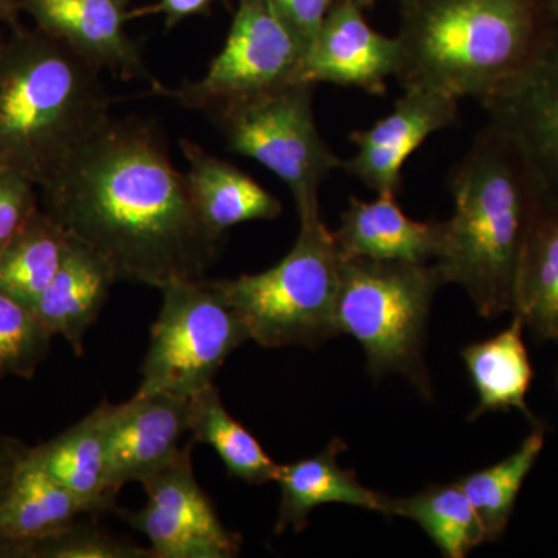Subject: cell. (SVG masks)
Listing matches in <instances>:
<instances>
[{"label": "cell", "instance_id": "cell-33", "mask_svg": "<svg viewBox=\"0 0 558 558\" xmlns=\"http://www.w3.org/2000/svg\"><path fill=\"white\" fill-rule=\"evenodd\" d=\"M31 447L25 446L20 439L0 435V499L10 486L14 473L20 469L21 462L27 457Z\"/></svg>", "mask_w": 558, "mask_h": 558}, {"label": "cell", "instance_id": "cell-12", "mask_svg": "<svg viewBox=\"0 0 558 558\" xmlns=\"http://www.w3.org/2000/svg\"><path fill=\"white\" fill-rule=\"evenodd\" d=\"M402 46L398 36L374 31L354 0H336L312 43L300 81L357 87L371 95L387 94L389 78H398Z\"/></svg>", "mask_w": 558, "mask_h": 558}, {"label": "cell", "instance_id": "cell-34", "mask_svg": "<svg viewBox=\"0 0 558 558\" xmlns=\"http://www.w3.org/2000/svg\"><path fill=\"white\" fill-rule=\"evenodd\" d=\"M22 11V0H0V21L7 22L11 28L17 27V16Z\"/></svg>", "mask_w": 558, "mask_h": 558}, {"label": "cell", "instance_id": "cell-29", "mask_svg": "<svg viewBox=\"0 0 558 558\" xmlns=\"http://www.w3.org/2000/svg\"><path fill=\"white\" fill-rule=\"evenodd\" d=\"M51 339L31 307L0 290V380L33 379L49 357Z\"/></svg>", "mask_w": 558, "mask_h": 558}, {"label": "cell", "instance_id": "cell-18", "mask_svg": "<svg viewBox=\"0 0 558 558\" xmlns=\"http://www.w3.org/2000/svg\"><path fill=\"white\" fill-rule=\"evenodd\" d=\"M179 145L190 165L185 179L191 202L215 240L220 241L231 227L281 215V202L252 175L190 140L180 138Z\"/></svg>", "mask_w": 558, "mask_h": 558}, {"label": "cell", "instance_id": "cell-16", "mask_svg": "<svg viewBox=\"0 0 558 558\" xmlns=\"http://www.w3.org/2000/svg\"><path fill=\"white\" fill-rule=\"evenodd\" d=\"M396 194L377 199L351 197L341 215L340 229L332 231L340 259L405 260L428 264L438 255L440 222H417L402 211Z\"/></svg>", "mask_w": 558, "mask_h": 558}, {"label": "cell", "instance_id": "cell-6", "mask_svg": "<svg viewBox=\"0 0 558 558\" xmlns=\"http://www.w3.org/2000/svg\"><path fill=\"white\" fill-rule=\"evenodd\" d=\"M444 286L433 264L341 259L336 322L365 349L376 377L402 374L432 399L425 366V333L436 290Z\"/></svg>", "mask_w": 558, "mask_h": 558}, {"label": "cell", "instance_id": "cell-8", "mask_svg": "<svg viewBox=\"0 0 558 558\" xmlns=\"http://www.w3.org/2000/svg\"><path fill=\"white\" fill-rule=\"evenodd\" d=\"M315 84L295 81L209 113L227 146L274 172L288 185L296 211L318 207V190L343 168L319 135L314 116Z\"/></svg>", "mask_w": 558, "mask_h": 558}, {"label": "cell", "instance_id": "cell-1", "mask_svg": "<svg viewBox=\"0 0 558 558\" xmlns=\"http://www.w3.org/2000/svg\"><path fill=\"white\" fill-rule=\"evenodd\" d=\"M40 190L44 209L101 255L117 281H201L218 255L185 174L148 120L110 117Z\"/></svg>", "mask_w": 558, "mask_h": 558}, {"label": "cell", "instance_id": "cell-11", "mask_svg": "<svg viewBox=\"0 0 558 558\" xmlns=\"http://www.w3.org/2000/svg\"><path fill=\"white\" fill-rule=\"evenodd\" d=\"M478 102L487 124L520 150L543 197L558 205V32L517 75Z\"/></svg>", "mask_w": 558, "mask_h": 558}, {"label": "cell", "instance_id": "cell-23", "mask_svg": "<svg viewBox=\"0 0 558 558\" xmlns=\"http://www.w3.org/2000/svg\"><path fill=\"white\" fill-rule=\"evenodd\" d=\"M512 315L538 340L558 341V205L545 197L524 248Z\"/></svg>", "mask_w": 558, "mask_h": 558}, {"label": "cell", "instance_id": "cell-22", "mask_svg": "<svg viewBox=\"0 0 558 558\" xmlns=\"http://www.w3.org/2000/svg\"><path fill=\"white\" fill-rule=\"evenodd\" d=\"M524 330L523 319L513 315L512 323L498 336L462 349V360L478 392V407L470 418L488 411L519 410L532 424H538L526 402L534 369L524 343Z\"/></svg>", "mask_w": 558, "mask_h": 558}, {"label": "cell", "instance_id": "cell-32", "mask_svg": "<svg viewBox=\"0 0 558 558\" xmlns=\"http://www.w3.org/2000/svg\"><path fill=\"white\" fill-rule=\"evenodd\" d=\"M215 0H160L150 9H143L140 13H161L167 27L172 28L189 17L208 14Z\"/></svg>", "mask_w": 558, "mask_h": 558}, {"label": "cell", "instance_id": "cell-36", "mask_svg": "<svg viewBox=\"0 0 558 558\" xmlns=\"http://www.w3.org/2000/svg\"><path fill=\"white\" fill-rule=\"evenodd\" d=\"M354 2L360 3V5H363V3L368 2V0H354Z\"/></svg>", "mask_w": 558, "mask_h": 558}, {"label": "cell", "instance_id": "cell-3", "mask_svg": "<svg viewBox=\"0 0 558 558\" xmlns=\"http://www.w3.org/2000/svg\"><path fill=\"white\" fill-rule=\"evenodd\" d=\"M100 73L38 28L0 39V168L49 185L110 119Z\"/></svg>", "mask_w": 558, "mask_h": 558}, {"label": "cell", "instance_id": "cell-17", "mask_svg": "<svg viewBox=\"0 0 558 558\" xmlns=\"http://www.w3.org/2000/svg\"><path fill=\"white\" fill-rule=\"evenodd\" d=\"M112 403L102 402L86 417L28 450V457L69 488L86 515L116 509L109 483V418Z\"/></svg>", "mask_w": 558, "mask_h": 558}, {"label": "cell", "instance_id": "cell-19", "mask_svg": "<svg viewBox=\"0 0 558 558\" xmlns=\"http://www.w3.org/2000/svg\"><path fill=\"white\" fill-rule=\"evenodd\" d=\"M113 282L116 275L106 259L72 236L61 269L32 307L33 314L51 337H62L76 355H83L84 337L100 317Z\"/></svg>", "mask_w": 558, "mask_h": 558}, {"label": "cell", "instance_id": "cell-9", "mask_svg": "<svg viewBox=\"0 0 558 558\" xmlns=\"http://www.w3.org/2000/svg\"><path fill=\"white\" fill-rule=\"evenodd\" d=\"M306 49L267 0H240L226 46L199 81L154 90L209 116L300 81Z\"/></svg>", "mask_w": 558, "mask_h": 558}, {"label": "cell", "instance_id": "cell-27", "mask_svg": "<svg viewBox=\"0 0 558 558\" xmlns=\"http://www.w3.org/2000/svg\"><path fill=\"white\" fill-rule=\"evenodd\" d=\"M546 429L534 425L519 449L492 468L457 480L478 513L487 542H497L509 526L521 487L545 449Z\"/></svg>", "mask_w": 558, "mask_h": 558}, {"label": "cell", "instance_id": "cell-28", "mask_svg": "<svg viewBox=\"0 0 558 558\" xmlns=\"http://www.w3.org/2000/svg\"><path fill=\"white\" fill-rule=\"evenodd\" d=\"M0 558H154L149 548L116 537L92 521L70 526L24 545L0 549Z\"/></svg>", "mask_w": 558, "mask_h": 558}, {"label": "cell", "instance_id": "cell-26", "mask_svg": "<svg viewBox=\"0 0 558 558\" xmlns=\"http://www.w3.org/2000/svg\"><path fill=\"white\" fill-rule=\"evenodd\" d=\"M384 515L413 520L447 558H464L487 542L478 513L457 481L411 497H385Z\"/></svg>", "mask_w": 558, "mask_h": 558}, {"label": "cell", "instance_id": "cell-30", "mask_svg": "<svg viewBox=\"0 0 558 558\" xmlns=\"http://www.w3.org/2000/svg\"><path fill=\"white\" fill-rule=\"evenodd\" d=\"M35 189L20 172L0 168V253L39 211Z\"/></svg>", "mask_w": 558, "mask_h": 558}, {"label": "cell", "instance_id": "cell-25", "mask_svg": "<svg viewBox=\"0 0 558 558\" xmlns=\"http://www.w3.org/2000/svg\"><path fill=\"white\" fill-rule=\"evenodd\" d=\"M190 435L218 453L233 478L248 484L275 481L278 465L259 440L223 405L219 389L211 385L190 398Z\"/></svg>", "mask_w": 558, "mask_h": 558}, {"label": "cell", "instance_id": "cell-31", "mask_svg": "<svg viewBox=\"0 0 558 558\" xmlns=\"http://www.w3.org/2000/svg\"><path fill=\"white\" fill-rule=\"evenodd\" d=\"M310 51L319 27L336 0H267Z\"/></svg>", "mask_w": 558, "mask_h": 558}, {"label": "cell", "instance_id": "cell-10", "mask_svg": "<svg viewBox=\"0 0 558 558\" xmlns=\"http://www.w3.org/2000/svg\"><path fill=\"white\" fill-rule=\"evenodd\" d=\"M194 440L143 481L145 508L120 510L121 519L148 537L154 558H233L242 537L220 521L215 506L194 475Z\"/></svg>", "mask_w": 558, "mask_h": 558}, {"label": "cell", "instance_id": "cell-7", "mask_svg": "<svg viewBox=\"0 0 558 558\" xmlns=\"http://www.w3.org/2000/svg\"><path fill=\"white\" fill-rule=\"evenodd\" d=\"M159 290V317L150 328L135 395L191 398L215 385L231 352L250 340L247 326L208 279H182Z\"/></svg>", "mask_w": 558, "mask_h": 558}, {"label": "cell", "instance_id": "cell-24", "mask_svg": "<svg viewBox=\"0 0 558 558\" xmlns=\"http://www.w3.org/2000/svg\"><path fill=\"white\" fill-rule=\"evenodd\" d=\"M70 241L72 234L39 209L0 253V290L32 310L61 269Z\"/></svg>", "mask_w": 558, "mask_h": 558}, {"label": "cell", "instance_id": "cell-37", "mask_svg": "<svg viewBox=\"0 0 558 558\" xmlns=\"http://www.w3.org/2000/svg\"><path fill=\"white\" fill-rule=\"evenodd\" d=\"M400 2L405 3L409 2V0H400Z\"/></svg>", "mask_w": 558, "mask_h": 558}, {"label": "cell", "instance_id": "cell-13", "mask_svg": "<svg viewBox=\"0 0 558 558\" xmlns=\"http://www.w3.org/2000/svg\"><path fill=\"white\" fill-rule=\"evenodd\" d=\"M459 100L442 92L411 87L395 109L365 131L351 135L355 154L343 161V170L368 189L398 196L402 168L411 154L436 132L454 126Z\"/></svg>", "mask_w": 558, "mask_h": 558}, {"label": "cell", "instance_id": "cell-21", "mask_svg": "<svg viewBox=\"0 0 558 558\" xmlns=\"http://www.w3.org/2000/svg\"><path fill=\"white\" fill-rule=\"evenodd\" d=\"M81 515L78 498L27 453L0 499V549L47 537Z\"/></svg>", "mask_w": 558, "mask_h": 558}, {"label": "cell", "instance_id": "cell-4", "mask_svg": "<svg viewBox=\"0 0 558 558\" xmlns=\"http://www.w3.org/2000/svg\"><path fill=\"white\" fill-rule=\"evenodd\" d=\"M403 89L484 100L520 72L556 31L549 0L402 3Z\"/></svg>", "mask_w": 558, "mask_h": 558}, {"label": "cell", "instance_id": "cell-14", "mask_svg": "<svg viewBox=\"0 0 558 558\" xmlns=\"http://www.w3.org/2000/svg\"><path fill=\"white\" fill-rule=\"evenodd\" d=\"M38 31L60 40L98 70L121 80L149 81L153 90L160 83L150 78L138 44L126 33L131 20L130 0H22Z\"/></svg>", "mask_w": 558, "mask_h": 558}, {"label": "cell", "instance_id": "cell-15", "mask_svg": "<svg viewBox=\"0 0 558 558\" xmlns=\"http://www.w3.org/2000/svg\"><path fill=\"white\" fill-rule=\"evenodd\" d=\"M190 433V398L156 392L112 405L109 418V483L113 494L163 469Z\"/></svg>", "mask_w": 558, "mask_h": 558}, {"label": "cell", "instance_id": "cell-35", "mask_svg": "<svg viewBox=\"0 0 558 558\" xmlns=\"http://www.w3.org/2000/svg\"><path fill=\"white\" fill-rule=\"evenodd\" d=\"M549 11L554 27L558 32V0H549Z\"/></svg>", "mask_w": 558, "mask_h": 558}, {"label": "cell", "instance_id": "cell-2", "mask_svg": "<svg viewBox=\"0 0 558 558\" xmlns=\"http://www.w3.org/2000/svg\"><path fill=\"white\" fill-rule=\"evenodd\" d=\"M453 215L440 222L435 269L483 317L512 314L517 279L542 190L512 142L487 124L450 174Z\"/></svg>", "mask_w": 558, "mask_h": 558}, {"label": "cell", "instance_id": "cell-20", "mask_svg": "<svg viewBox=\"0 0 558 558\" xmlns=\"http://www.w3.org/2000/svg\"><path fill=\"white\" fill-rule=\"evenodd\" d=\"M347 449V444L336 438L315 457L278 465L275 476L281 488L278 520L275 524L278 535L284 534L289 527L299 534L310 523L311 513L319 506L330 502L384 513L387 495L377 494L363 486L354 470L340 468L339 457Z\"/></svg>", "mask_w": 558, "mask_h": 558}, {"label": "cell", "instance_id": "cell-5", "mask_svg": "<svg viewBox=\"0 0 558 558\" xmlns=\"http://www.w3.org/2000/svg\"><path fill=\"white\" fill-rule=\"evenodd\" d=\"M300 231L277 266L211 282L264 348H315L339 337L340 255L318 207L299 213Z\"/></svg>", "mask_w": 558, "mask_h": 558}]
</instances>
